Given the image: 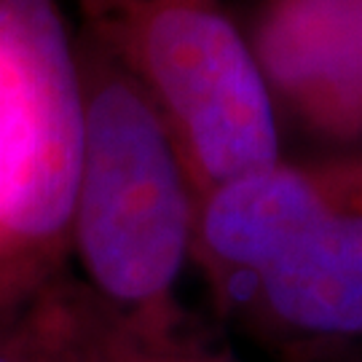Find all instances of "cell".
Returning <instances> with one entry per match:
<instances>
[{
  "label": "cell",
  "mask_w": 362,
  "mask_h": 362,
  "mask_svg": "<svg viewBox=\"0 0 362 362\" xmlns=\"http://www.w3.org/2000/svg\"><path fill=\"white\" fill-rule=\"evenodd\" d=\"M83 143L70 255L81 285L153 338H185L177 298L191 263L196 194L161 110L86 33L76 35Z\"/></svg>",
  "instance_id": "6da1fadb"
},
{
  "label": "cell",
  "mask_w": 362,
  "mask_h": 362,
  "mask_svg": "<svg viewBox=\"0 0 362 362\" xmlns=\"http://www.w3.org/2000/svg\"><path fill=\"white\" fill-rule=\"evenodd\" d=\"M94 38L156 103L196 202L279 161L272 91L220 0H76Z\"/></svg>",
  "instance_id": "7a4b0ae2"
},
{
  "label": "cell",
  "mask_w": 362,
  "mask_h": 362,
  "mask_svg": "<svg viewBox=\"0 0 362 362\" xmlns=\"http://www.w3.org/2000/svg\"><path fill=\"white\" fill-rule=\"evenodd\" d=\"M81 143L76 35L57 0H0V287L65 272Z\"/></svg>",
  "instance_id": "3957f363"
},
{
  "label": "cell",
  "mask_w": 362,
  "mask_h": 362,
  "mask_svg": "<svg viewBox=\"0 0 362 362\" xmlns=\"http://www.w3.org/2000/svg\"><path fill=\"white\" fill-rule=\"evenodd\" d=\"M362 212V148L314 164L285 158L215 185L196 202L191 263L223 311L306 233Z\"/></svg>",
  "instance_id": "277c9868"
},
{
  "label": "cell",
  "mask_w": 362,
  "mask_h": 362,
  "mask_svg": "<svg viewBox=\"0 0 362 362\" xmlns=\"http://www.w3.org/2000/svg\"><path fill=\"white\" fill-rule=\"evenodd\" d=\"M250 49L272 100L311 134L362 140V0H266Z\"/></svg>",
  "instance_id": "5b68a950"
},
{
  "label": "cell",
  "mask_w": 362,
  "mask_h": 362,
  "mask_svg": "<svg viewBox=\"0 0 362 362\" xmlns=\"http://www.w3.org/2000/svg\"><path fill=\"white\" fill-rule=\"evenodd\" d=\"M233 311L255 336L298 357L362 346V212L287 247L247 285Z\"/></svg>",
  "instance_id": "8992f818"
},
{
  "label": "cell",
  "mask_w": 362,
  "mask_h": 362,
  "mask_svg": "<svg viewBox=\"0 0 362 362\" xmlns=\"http://www.w3.org/2000/svg\"><path fill=\"white\" fill-rule=\"evenodd\" d=\"M54 306L91 362H242L199 349L191 338H153L113 317L65 272L52 282Z\"/></svg>",
  "instance_id": "52a82bcc"
},
{
  "label": "cell",
  "mask_w": 362,
  "mask_h": 362,
  "mask_svg": "<svg viewBox=\"0 0 362 362\" xmlns=\"http://www.w3.org/2000/svg\"><path fill=\"white\" fill-rule=\"evenodd\" d=\"M52 279L33 290L0 287V362H91L54 306Z\"/></svg>",
  "instance_id": "ba28073f"
},
{
  "label": "cell",
  "mask_w": 362,
  "mask_h": 362,
  "mask_svg": "<svg viewBox=\"0 0 362 362\" xmlns=\"http://www.w3.org/2000/svg\"><path fill=\"white\" fill-rule=\"evenodd\" d=\"M346 362H362V346L346 351Z\"/></svg>",
  "instance_id": "9c48e42d"
}]
</instances>
